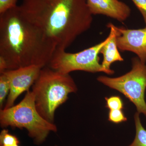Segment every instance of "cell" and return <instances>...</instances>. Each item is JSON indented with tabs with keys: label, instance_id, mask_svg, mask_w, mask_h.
Masks as SVG:
<instances>
[{
	"label": "cell",
	"instance_id": "cell-10",
	"mask_svg": "<svg viewBox=\"0 0 146 146\" xmlns=\"http://www.w3.org/2000/svg\"><path fill=\"white\" fill-rule=\"evenodd\" d=\"M107 27L110 29L109 34L110 36V39L102 47L100 53L103 56V60L101 64L106 71V73L108 74L112 75L115 72L110 69L111 64L117 61L121 62L123 61L124 59L118 50L115 26L111 23H109L108 24Z\"/></svg>",
	"mask_w": 146,
	"mask_h": 146
},
{
	"label": "cell",
	"instance_id": "cell-11",
	"mask_svg": "<svg viewBox=\"0 0 146 146\" xmlns=\"http://www.w3.org/2000/svg\"><path fill=\"white\" fill-rule=\"evenodd\" d=\"M136 134L135 139L129 146H146V129L141 123L140 114L136 112L134 115Z\"/></svg>",
	"mask_w": 146,
	"mask_h": 146
},
{
	"label": "cell",
	"instance_id": "cell-14",
	"mask_svg": "<svg viewBox=\"0 0 146 146\" xmlns=\"http://www.w3.org/2000/svg\"><path fill=\"white\" fill-rule=\"evenodd\" d=\"M106 107L110 110H122L123 108V103L122 100L119 96H112L109 98H106Z\"/></svg>",
	"mask_w": 146,
	"mask_h": 146
},
{
	"label": "cell",
	"instance_id": "cell-17",
	"mask_svg": "<svg viewBox=\"0 0 146 146\" xmlns=\"http://www.w3.org/2000/svg\"><path fill=\"white\" fill-rule=\"evenodd\" d=\"M143 18L146 26V0H131Z\"/></svg>",
	"mask_w": 146,
	"mask_h": 146
},
{
	"label": "cell",
	"instance_id": "cell-4",
	"mask_svg": "<svg viewBox=\"0 0 146 146\" xmlns=\"http://www.w3.org/2000/svg\"><path fill=\"white\" fill-rule=\"evenodd\" d=\"M0 125L2 127L25 129L36 145L44 143L51 132L57 131L54 123L45 119L37 112L34 94L29 91L18 104L1 110Z\"/></svg>",
	"mask_w": 146,
	"mask_h": 146
},
{
	"label": "cell",
	"instance_id": "cell-13",
	"mask_svg": "<svg viewBox=\"0 0 146 146\" xmlns=\"http://www.w3.org/2000/svg\"><path fill=\"white\" fill-rule=\"evenodd\" d=\"M20 141L15 135L11 134L7 129H4L0 133V146L19 145Z\"/></svg>",
	"mask_w": 146,
	"mask_h": 146
},
{
	"label": "cell",
	"instance_id": "cell-6",
	"mask_svg": "<svg viewBox=\"0 0 146 146\" xmlns=\"http://www.w3.org/2000/svg\"><path fill=\"white\" fill-rule=\"evenodd\" d=\"M110 35L103 41L79 52L72 53L56 49L48 66L52 70L63 74L75 71L91 73L106 71L100 63L99 54L102 47L110 39Z\"/></svg>",
	"mask_w": 146,
	"mask_h": 146
},
{
	"label": "cell",
	"instance_id": "cell-2",
	"mask_svg": "<svg viewBox=\"0 0 146 146\" xmlns=\"http://www.w3.org/2000/svg\"><path fill=\"white\" fill-rule=\"evenodd\" d=\"M24 17L65 50L90 29L93 21L87 0H23Z\"/></svg>",
	"mask_w": 146,
	"mask_h": 146
},
{
	"label": "cell",
	"instance_id": "cell-16",
	"mask_svg": "<svg viewBox=\"0 0 146 146\" xmlns=\"http://www.w3.org/2000/svg\"><path fill=\"white\" fill-rule=\"evenodd\" d=\"M17 2V0H0V13L16 7Z\"/></svg>",
	"mask_w": 146,
	"mask_h": 146
},
{
	"label": "cell",
	"instance_id": "cell-15",
	"mask_svg": "<svg viewBox=\"0 0 146 146\" xmlns=\"http://www.w3.org/2000/svg\"><path fill=\"white\" fill-rule=\"evenodd\" d=\"M108 120L115 123L125 121L127 120L122 110H110L108 114Z\"/></svg>",
	"mask_w": 146,
	"mask_h": 146
},
{
	"label": "cell",
	"instance_id": "cell-18",
	"mask_svg": "<svg viewBox=\"0 0 146 146\" xmlns=\"http://www.w3.org/2000/svg\"><path fill=\"white\" fill-rule=\"evenodd\" d=\"M20 146L19 145H14L11 146Z\"/></svg>",
	"mask_w": 146,
	"mask_h": 146
},
{
	"label": "cell",
	"instance_id": "cell-5",
	"mask_svg": "<svg viewBox=\"0 0 146 146\" xmlns=\"http://www.w3.org/2000/svg\"><path fill=\"white\" fill-rule=\"evenodd\" d=\"M132 69L123 75L116 78L100 76L97 80L110 88L121 92L135 105L139 114L146 117V65L138 57L131 58Z\"/></svg>",
	"mask_w": 146,
	"mask_h": 146
},
{
	"label": "cell",
	"instance_id": "cell-12",
	"mask_svg": "<svg viewBox=\"0 0 146 146\" xmlns=\"http://www.w3.org/2000/svg\"><path fill=\"white\" fill-rule=\"evenodd\" d=\"M0 108L3 109L5 100L9 94L10 86L8 79L3 73L0 74Z\"/></svg>",
	"mask_w": 146,
	"mask_h": 146
},
{
	"label": "cell",
	"instance_id": "cell-1",
	"mask_svg": "<svg viewBox=\"0 0 146 146\" xmlns=\"http://www.w3.org/2000/svg\"><path fill=\"white\" fill-rule=\"evenodd\" d=\"M57 45L25 18L19 6L0 13V72L48 65Z\"/></svg>",
	"mask_w": 146,
	"mask_h": 146
},
{
	"label": "cell",
	"instance_id": "cell-9",
	"mask_svg": "<svg viewBox=\"0 0 146 146\" xmlns=\"http://www.w3.org/2000/svg\"><path fill=\"white\" fill-rule=\"evenodd\" d=\"M92 15H103L123 22L130 16L131 10L125 3L119 0H87Z\"/></svg>",
	"mask_w": 146,
	"mask_h": 146
},
{
	"label": "cell",
	"instance_id": "cell-8",
	"mask_svg": "<svg viewBox=\"0 0 146 146\" xmlns=\"http://www.w3.org/2000/svg\"><path fill=\"white\" fill-rule=\"evenodd\" d=\"M118 49L121 51L133 52L143 63H146V26L129 29L115 26Z\"/></svg>",
	"mask_w": 146,
	"mask_h": 146
},
{
	"label": "cell",
	"instance_id": "cell-19",
	"mask_svg": "<svg viewBox=\"0 0 146 146\" xmlns=\"http://www.w3.org/2000/svg\"></svg>",
	"mask_w": 146,
	"mask_h": 146
},
{
	"label": "cell",
	"instance_id": "cell-3",
	"mask_svg": "<svg viewBox=\"0 0 146 146\" xmlns=\"http://www.w3.org/2000/svg\"><path fill=\"white\" fill-rule=\"evenodd\" d=\"M77 87L69 74H63L49 67L41 69L38 78L33 85L35 107L42 117L54 123L55 112L68 100Z\"/></svg>",
	"mask_w": 146,
	"mask_h": 146
},
{
	"label": "cell",
	"instance_id": "cell-7",
	"mask_svg": "<svg viewBox=\"0 0 146 146\" xmlns=\"http://www.w3.org/2000/svg\"><path fill=\"white\" fill-rule=\"evenodd\" d=\"M42 69L39 66L31 65L7 70L2 73L6 76L10 86L4 109L13 106L16 99L22 93L29 91L31 86L38 78Z\"/></svg>",
	"mask_w": 146,
	"mask_h": 146
}]
</instances>
